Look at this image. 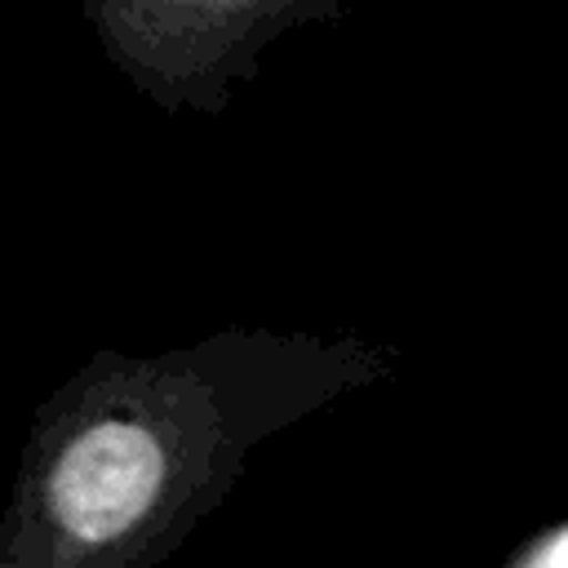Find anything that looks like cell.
Returning a JSON list of instances; mask_svg holds the SVG:
<instances>
[{
	"label": "cell",
	"instance_id": "obj_2",
	"mask_svg": "<svg viewBox=\"0 0 568 568\" xmlns=\"http://www.w3.org/2000/svg\"><path fill=\"white\" fill-rule=\"evenodd\" d=\"M115 67L146 89L164 111L217 115L231 84L257 71V53L306 18H328L333 4H271V0H195V4H84Z\"/></svg>",
	"mask_w": 568,
	"mask_h": 568
},
{
	"label": "cell",
	"instance_id": "obj_1",
	"mask_svg": "<svg viewBox=\"0 0 568 568\" xmlns=\"http://www.w3.org/2000/svg\"><path fill=\"white\" fill-rule=\"evenodd\" d=\"M390 373L355 337L235 328L98 355L36 413L0 568H155L240 479L257 439Z\"/></svg>",
	"mask_w": 568,
	"mask_h": 568
},
{
	"label": "cell",
	"instance_id": "obj_3",
	"mask_svg": "<svg viewBox=\"0 0 568 568\" xmlns=\"http://www.w3.org/2000/svg\"><path fill=\"white\" fill-rule=\"evenodd\" d=\"M515 568H568V528H555L546 537H537Z\"/></svg>",
	"mask_w": 568,
	"mask_h": 568
}]
</instances>
